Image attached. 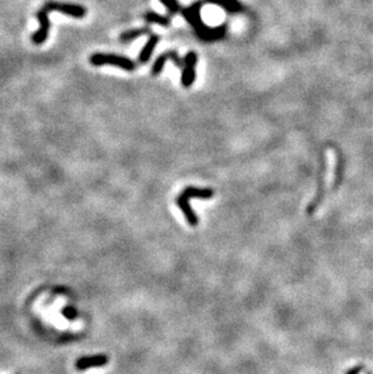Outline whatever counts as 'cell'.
<instances>
[{
  "mask_svg": "<svg viewBox=\"0 0 373 374\" xmlns=\"http://www.w3.org/2000/svg\"><path fill=\"white\" fill-rule=\"evenodd\" d=\"M200 6L201 3L195 4L191 6V8L186 9L183 11V15L187 18V21L194 27L197 33L199 34L200 38L204 40H216L224 36L225 34L224 26L220 27V28H207V27L204 25L200 18Z\"/></svg>",
  "mask_w": 373,
  "mask_h": 374,
  "instance_id": "cell-1",
  "label": "cell"
},
{
  "mask_svg": "<svg viewBox=\"0 0 373 374\" xmlns=\"http://www.w3.org/2000/svg\"><path fill=\"white\" fill-rule=\"evenodd\" d=\"M88 61L95 67L109 64V66L121 68V69L128 70V72H132V70L136 69V63L132 60L125 56L114 55V53H94V55L90 56Z\"/></svg>",
  "mask_w": 373,
  "mask_h": 374,
  "instance_id": "cell-2",
  "label": "cell"
},
{
  "mask_svg": "<svg viewBox=\"0 0 373 374\" xmlns=\"http://www.w3.org/2000/svg\"><path fill=\"white\" fill-rule=\"evenodd\" d=\"M44 9L47 11H58L64 15H68L74 18H84L86 15V9L81 5L70 4V3H58V2H47L44 5Z\"/></svg>",
  "mask_w": 373,
  "mask_h": 374,
  "instance_id": "cell-3",
  "label": "cell"
},
{
  "mask_svg": "<svg viewBox=\"0 0 373 374\" xmlns=\"http://www.w3.org/2000/svg\"><path fill=\"white\" fill-rule=\"evenodd\" d=\"M47 12L49 11L44 8L40 9L39 11L37 12V18L38 21H39V29L30 36V40H32V43L35 44V45H42V44L45 43L46 39L49 38L51 23L49 16H47Z\"/></svg>",
  "mask_w": 373,
  "mask_h": 374,
  "instance_id": "cell-4",
  "label": "cell"
},
{
  "mask_svg": "<svg viewBox=\"0 0 373 374\" xmlns=\"http://www.w3.org/2000/svg\"><path fill=\"white\" fill-rule=\"evenodd\" d=\"M109 359L104 353H98V355L94 356H84L77 360L75 362V368L78 370H86L90 368H98V367H103L108 363Z\"/></svg>",
  "mask_w": 373,
  "mask_h": 374,
  "instance_id": "cell-5",
  "label": "cell"
},
{
  "mask_svg": "<svg viewBox=\"0 0 373 374\" xmlns=\"http://www.w3.org/2000/svg\"><path fill=\"white\" fill-rule=\"evenodd\" d=\"M198 62V56L195 52L187 53L184 59V68L182 73V85L184 87H190L195 80V64Z\"/></svg>",
  "mask_w": 373,
  "mask_h": 374,
  "instance_id": "cell-6",
  "label": "cell"
},
{
  "mask_svg": "<svg viewBox=\"0 0 373 374\" xmlns=\"http://www.w3.org/2000/svg\"><path fill=\"white\" fill-rule=\"evenodd\" d=\"M176 205L180 207L181 211H182L184 217H186L187 223L189 224V226L197 227L198 224H199V217H198L197 213L194 212V210L191 209L189 199L181 194L180 196H177L176 198Z\"/></svg>",
  "mask_w": 373,
  "mask_h": 374,
  "instance_id": "cell-7",
  "label": "cell"
},
{
  "mask_svg": "<svg viewBox=\"0 0 373 374\" xmlns=\"http://www.w3.org/2000/svg\"><path fill=\"white\" fill-rule=\"evenodd\" d=\"M167 60H172L177 67L184 66V61L181 60L179 55H177L174 51H169V52H165V53H163V55H160L158 59H156L155 62H154L153 68H152L153 76H158V74L162 72L164 64H165Z\"/></svg>",
  "mask_w": 373,
  "mask_h": 374,
  "instance_id": "cell-8",
  "label": "cell"
},
{
  "mask_svg": "<svg viewBox=\"0 0 373 374\" xmlns=\"http://www.w3.org/2000/svg\"><path fill=\"white\" fill-rule=\"evenodd\" d=\"M160 40V36L156 35V34H153V35L149 36L148 42L146 43V45L143 46V49L141 52H139V56H138V62L141 64H145L148 62V61L150 60V57H152V53L154 49H155L156 44L159 43Z\"/></svg>",
  "mask_w": 373,
  "mask_h": 374,
  "instance_id": "cell-9",
  "label": "cell"
},
{
  "mask_svg": "<svg viewBox=\"0 0 373 374\" xmlns=\"http://www.w3.org/2000/svg\"><path fill=\"white\" fill-rule=\"evenodd\" d=\"M182 195L188 199H211L214 196V190L210 188H197V186H187L182 192Z\"/></svg>",
  "mask_w": 373,
  "mask_h": 374,
  "instance_id": "cell-10",
  "label": "cell"
},
{
  "mask_svg": "<svg viewBox=\"0 0 373 374\" xmlns=\"http://www.w3.org/2000/svg\"><path fill=\"white\" fill-rule=\"evenodd\" d=\"M148 33V28H136V29H130V30H126V32L121 33L120 36H119V40H120L121 43H130L132 42V40H135L137 38H139V36L145 35V34Z\"/></svg>",
  "mask_w": 373,
  "mask_h": 374,
  "instance_id": "cell-11",
  "label": "cell"
},
{
  "mask_svg": "<svg viewBox=\"0 0 373 374\" xmlns=\"http://www.w3.org/2000/svg\"><path fill=\"white\" fill-rule=\"evenodd\" d=\"M145 20H146V22H148V23H158V25H162V26H169V23H170L169 17L158 15V13L152 12V11L146 13Z\"/></svg>",
  "mask_w": 373,
  "mask_h": 374,
  "instance_id": "cell-12",
  "label": "cell"
},
{
  "mask_svg": "<svg viewBox=\"0 0 373 374\" xmlns=\"http://www.w3.org/2000/svg\"><path fill=\"white\" fill-rule=\"evenodd\" d=\"M210 3H215V4H220L223 6L225 10L232 12H237L241 10V5L239 4L237 0H207Z\"/></svg>",
  "mask_w": 373,
  "mask_h": 374,
  "instance_id": "cell-13",
  "label": "cell"
},
{
  "mask_svg": "<svg viewBox=\"0 0 373 374\" xmlns=\"http://www.w3.org/2000/svg\"><path fill=\"white\" fill-rule=\"evenodd\" d=\"M160 2L166 6L167 11H169L171 16L180 11V4L177 3V0H160Z\"/></svg>",
  "mask_w": 373,
  "mask_h": 374,
  "instance_id": "cell-14",
  "label": "cell"
},
{
  "mask_svg": "<svg viewBox=\"0 0 373 374\" xmlns=\"http://www.w3.org/2000/svg\"><path fill=\"white\" fill-rule=\"evenodd\" d=\"M62 315L69 321H74L75 319L78 317V310L74 307H70V305H67L62 309Z\"/></svg>",
  "mask_w": 373,
  "mask_h": 374,
  "instance_id": "cell-15",
  "label": "cell"
},
{
  "mask_svg": "<svg viewBox=\"0 0 373 374\" xmlns=\"http://www.w3.org/2000/svg\"><path fill=\"white\" fill-rule=\"evenodd\" d=\"M362 369H364V367L359 366V367H355V368H351V369H349V370H348V372H347V373H345V374H359V373H360V372H361V370H362Z\"/></svg>",
  "mask_w": 373,
  "mask_h": 374,
  "instance_id": "cell-16",
  "label": "cell"
}]
</instances>
